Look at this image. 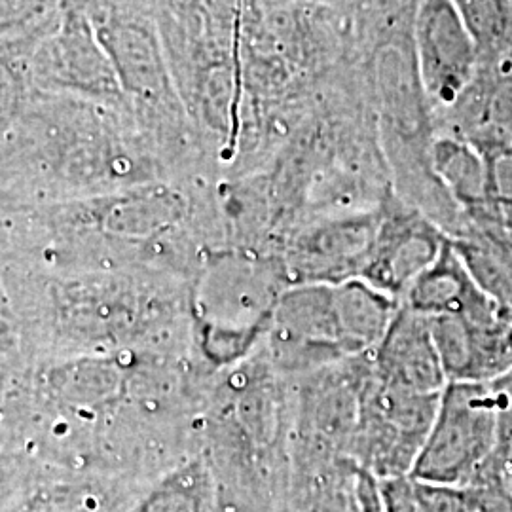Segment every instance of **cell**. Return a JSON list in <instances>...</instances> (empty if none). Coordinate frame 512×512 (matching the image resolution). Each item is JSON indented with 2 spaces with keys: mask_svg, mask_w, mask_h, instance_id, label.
<instances>
[{
  "mask_svg": "<svg viewBox=\"0 0 512 512\" xmlns=\"http://www.w3.org/2000/svg\"><path fill=\"white\" fill-rule=\"evenodd\" d=\"M499 401L492 384H448L410 476L446 486H469L494 458Z\"/></svg>",
  "mask_w": 512,
  "mask_h": 512,
  "instance_id": "1",
  "label": "cell"
},
{
  "mask_svg": "<svg viewBox=\"0 0 512 512\" xmlns=\"http://www.w3.org/2000/svg\"><path fill=\"white\" fill-rule=\"evenodd\" d=\"M439 397L384 384L372 374L368 363L351 444L359 469L378 480L410 475L435 420Z\"/></svg>",
  "mask_w": 512,
  "mask_h": 512,
  "instance_id": "2",
  "label": "cell"
},
{
  "mask_svg": "<svg viewBox=\"0 0 512 512\" xmlns=\"http://www.w3.org/2000/svg\"><path fill=\"white\" fill-rule=\"evenodd\" d=\"M38 92L69 95L120 109L128 99L90 14L69 8L29 57Z\"/></svg>",
  "mask_w": 512,
  "mask_h": 512,
  "instance_id": "3",
  "label": "cell"
},
{
  "mask_svg": "<svg viewBox=\"0 0 512 512\" xmlns=\"http://www.w3.org/2000/svg\"><path fill=\"white\" fill-rule=\"evenodd\" d=\"M92 19L126 99L143 109H181L183 99L171 73L160 29L145 14L128 8H105Z\"/></svg>",
  "mask_w": 512,
  "mask_h": 512,
  "instance_id": "4",
  "label": "cell"
},
{
  "mask_svg": "<svg viewBox=\"0 0 512 512\" xmlns=\"http://www.w3.org/2000/svg\"><path fill=\"white\" fill-rule=\"evenodd\" d=\"M431 327L448 384H495L511 374V310L442 315L431 319Z\"/></svg>",
  "mask_w": 512,
  "mask_h": 512,
  "instance_id": "5",
  "label": "cell"
},
{
  "mask_svg": "<svg viewBox=\"0 0 512 512\" xmlns=\"http://www.w3.org/2000/svg\"><path fill=\"white\" fill-rule=\"evenodd\" d=\"M416 55L427 95L440 105L454 103L473 78L480 50L452 0H421Z\"/></svg>",
  "mask_w": 512,
  "mask_h": 512,
  "instance_id": "6",
  "label": "cell"
},
{
  "mask_svg": "<svg viewBox=\"0 0 512 512\" xmlns=\"http://www.w3.org/2000/svg\"><path fill=\"white\" fill-rule=\"evenodd\" d=\"M384 213H357L313 226L296 245V270L306 283L361 279L372 260Z\"/></svg>",
  "mask_w": 512,
  "mask_h": 512,
  "instance_id": "7",
  "label": "cell"
},
{
  "mask_svg": "<svg viewBox=\"0 0 512 512\" xmlns=\"http://www.w3.org/2000/svg\"><path fill=\"white\" fill-rule=\"evenodd\" d=\"M368 363L380 382L410 393L440 395L448 385L431 319L403 302Z\"/></svg>",
  "mask_w": 512,
  "mask_h": 512,
  "instance_id": "8",
  "label": "cell"
},
{
  "mask_svg": "<svg viewBox=\"0 0 512 512\" xmlns=\"http://www.w3.org/2000/svg\"><path fill=\"white\" fill-rule=\"evenodd\" d=\"M450 236L410 213H384L374 255L361 279L403 302L404 294L439 258Z\"/></svg>",
  "mask_w": 512,
  "mask_h": 512,
  "instance_id": "9",
  "label": "cell"
},
{
  "mask_svg": "<svg viewBox=\"0 0 512 512\" xmlns=\"http://www.w3.org/2000/svg\"><path fill=\"white\" fill-rule=\"evenodd\" d=\"M403 304L429 319L442 315H473L501 306L476 283L452 239H448L433 266H429L404 294Z\"/></svg>",
  "mask_w": 512,
  "mask_h": 512,
  "instance_id": "10",
  "label": "cell"
},
{
  "mask_svg": "<svg viewBox=\"0 0 512 512\" xmlns=\"http://www.w3.org/2000/svg\"><path fill=\"white\" fill-rule=\"evenodd\" d=\"M431 164L437 179L459 205L476 217L492 222L486 160L480 148L458 139H440L433 145Z\"/></svg>",
  "mask_w": 512,
  "mask_h": 512,
  "instance_id": "11",
  "label": "cell"
},
{
  "mask_svg": "<svg viewBox=\"0 0 512 512\" xmlns=\"http://www.w3.org/2000/svg\"><path fill=\"white\" fill-rule=\"evenodd\" d=\"M63 14L59 0H2V42L4 50L14 52L23 42L48 37Z\"/></svg>",
  "mask_w": 512,
  "mask_h": 512,
  "instance_id": "12",
  "label": "cell"
},
{
  "mask_svg": "<svg viewBox=\"0 0 512 512\" xmlns=\"http://www.w3.org/2000/svg\"><path fill=\"white\" fill-rule=\"evenodd\" d=\"M452 4L475 38L478 50H494L507 37L512 21L511 0H452Z\"/></svg>",
  "mask_w": 512,
  "mask_h": 512,
  "instance_id": "13",
  "label": "cell"
},
{
  "mask_svg": "<svg viewBox=\"0 0 512 512\" xmlns=\"http://www.w3.org/2000/svg\"><path fill=\"white\" fill-rule=\"evenodd\" d=\"M486 160L488 203L492 222L499 228L512 230V147L492 143L478 147Z\"/></svg>",
  "mask_w": 512,
  "mask_h": 512,
  "instance_id": "14",
  "label": "cell"
},
{
  "mask_svg": "<svg viewBox=\"0 0 512 512\" xmlns=\"http://www.w3.org/2000/svg\"><path fill=\"white\" fill-rule=\"evenodd\" d=\"M492 385L499 401V431L494 458L490 459L488 467L512 495V372Z\"/></svg>",
  "mask_w": 512,
  "mask_h": 512,
  "instance_id": "15",
  "label": "cell"
},
{
  "mask_svg": "<svg viewBox=\"0 0 512 512\" xmlns=\"http://www.w3.org/2000/svg\"><path fill=\"white\" fill-rule=\"evenodd\" d=\"M469 512H512V495L503 482L486 467L475 482L465 486Z\"/></svg>",
  "mask_w": 512,
  "mask_h": 512,
  "instance_id": "16",
  "label": "cell"
},
{
  "mask_svg": "<svg viewBox=\"0 0 512 512\" xmlns=\"http://www.w3.org/2000/svg\"><path fill=\"white\" fill-rule=\"evenodd\" d=\"M416 494L425 512H469L465 486L431 484L414 478Z\"/></svg>",
  "mask_w": 512,
  "mask_h": 512,
  "instance_id": "17",
  "label": "cell"
},
{
  "mask_svg": "<svg viewBox=\"0 0 512 512\" xmlns=\"http://www.w3.org/2000/svg\"><path fill=\"white\" fill-rule=\"evenodd\" d=\"M385 512H425L410 475L378 480Z\"/></svg>",
  "mask_w": 512,
  "mask_h": 512,
  "instance_id": "18",
  "label": "cell"
},
{
  "mask_svg": "<svg viewBox=\"0 0 512 512\" xmlns=\"http://www.w3.org/2000/svg\"><path fill=\"white\" fill-rule=\"evenodd\" d=\"M351 507L353 512H385L378 478L363 469H357L355 473Z\"/></svg>",
  "mask_w": 512,
  "mask_h": 512,
  "instance_id": "19",
  "label": "cell"
},
{
  "mask_svg": "<svg viewBox=\"0 0 512 512\" xmlns=\"http://www.w3.org/2000/svg\"><path fill=\"white\" fill-rule=\"evenodd\" d=\"M351 512H353V507H351Z\"/></svg>",
  "mask_w": 512,
  "mask_h": 512,
  "instance_id": "20",
  "label": "cell"
},
{
  "mask_svg": "<svg viewBox=\"0 0 512 512\" xmlns=\"http://www.w3.org/2000/svg\"><path fill=\"white\" fill-rule=\"evenodd\" d=\"M511 234H512V230H511Z\"/></svg>",
  "mask_w": 512,
  "mask_h": 512,
  "instance_id": "21",
  "label": "cell"
}]
</instances>
